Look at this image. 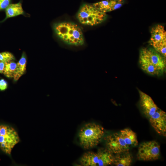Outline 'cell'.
Segmentation results:
<instances>
[{"instance_id":"15","label":"cell","mask_w":166,"mask_h":166,"mask_svg":"<svg viewBox=\"0 0 166 166\" xmlns=\"http://www.w3.org/2000/svg\"><path fill=\"white\" fill-rule=\"evenodd\" d=\"M141 69L146 73L152 75H160L162 73L156 68L142 58H139Z\"/></svg>"},{"instance_id":"3","label":"cell","mask_w":166,"mask_h":166,"mask_svg":"<svg viewBox=\"0 0 166 166\" xmlns=\"http://www.w3.org/2000/svg\"><path fill=\"white\" fill-rule=\"evenodd\" d=\"M53 29L56 35L65 44L76 47L84 45L82 30L76 24L68 22H59L54 24Z\"/></svg>"},{"instance_id":"18","label":"cell","mask_w":166,"mask_h":166,"mask_svg":"<svg viewBox=\"0 0 166 166\" xmlns=\"http://www.w3.org/2000/svg\"><path fill=\"white\" fill-rule=\"evenodd\" d=\"M10 2L11 0H0V10L5 9Z\"/></svg>"},{"instance_id":"5","label":"cell","mask_w":166,"mask_h":166,"mask_svg":"<svg viewBox=\"0 0 166 166\" xmlns=\"http://www.w3.org/2000/svg\"><path fill=\"white\" fill-rule=\"evenodd\" d=\"M114 154L106 148H99L96 152L89 151L81 157L80 162L83 166H107L113 165Z\"/></svg>"},{"instance_id":"12","label":"cell","mask_w":166,"mask_h":166,"mask_svg":"<svg viewBox=\"0 0 166 166\" xmlns=\"http://www.w3.org/2000/svg\"><path fill=\"white\" fill-rule=\"evenodd\" d=\"M132 156L129 151L115 154L113 164L116 166H129L132 162Z\"/></svg>"},{"instance_id":"20","label":"cell","mask_w":166,"mask_h":166,"mask_svg":"<svg viewBox=\"0 0 166 166\" xmlns=\"http://www.w3.org/2000/svg\"><path fill=\"white\" fill-rule=\"evenodd\" d=\"M6 63L0 61V73H3Z\"/></svg>"},{"instance_id":"7","label":"cell","mask_w":166,"mask_h":166,"mask_svg":"<svg viewBox=\"0 0 166 166\" xmlns=\"http://www.w3.org/2000/svg\"><path fill=\"white\" fill-rule=\"evenodd\" d=\"M19 141L18 134L14 128L7 125H0V148L3 152L10 154Z\"/></svg>"},{"instance_id":"16","label":"cell","mask_w":166,"mask_h":166,"mask_svg":"<svg viewBox=\"0 0 166 166\" xmlns=\"http://www.w3.org/2000/svg\"><path fill=\"white\" fill-rule=\"evenodd\" d=\"M17 63L11 61L6 63L3 73L6 77L13 78L15 72Z\"/></svg>"},{"instance_id":"1","label":"cell","mask_w":166,"mask_h":166,"mask_svg":"<svg viewBox=\"0 0 166 166\" xmlns=\"http://www.w3.org/2000/svg\"><path fill=\"white\" fill-rule=\"evenodd\" d=\"M140 104L142 110L151 125L159 135L166 136V113L159 108L152 98L139 90Z\"/></svg>"},{"instance_id":"4","label":"cell","mask_w":166,"mask_h":166,"mask_svg":"<svg viewBox=\"0 0 166 166\" xmlns=\"http://www.w3.org/2000/svg\"><path fill=\"white\" fill-rule=\"evenodd\" d=\"M105 132L103 127L99 124L92 123L87 124L79 132L80 144L85 149L93 148L101 141Z\"/></svg>"},{"instance_id":"8","label":"cell","mask_w":166,"mask_h":166,"mask_svg":"<svg viewBox=\"0 0 166 166\" xmlns=\"http://www.w3.org/2000/svg\"><path fill=\"white\" fill-rule=\"evenodd\" d=\"M160 155V146L155 140L144 142L139 145L137 154L139 160L149 161L158 160Z\"/></svg>"},{"instance_id":"14","label":"cell","mask_w":166,"mask_h":166,"mask_svg":"<svg viewBox=\"0 0 166 166\" xmlns=\"http://www.w3.org/2000/svg\"><path fill=\"white\" fill-rule=\"evenodd\" d=\"M26 58L25 53H22L21 57L17 63L15 72L13 78L15 81H18L25 73L26 70Z\"/></svg>"},{"instance_id":"11","label":"cell","mask_w":166,"mask_h":166,"mask_svg":"<svg viewBox=\"0 0 166 166\" xmlns=\"http://www.w3.org/2000/svg\"><path fill=\"white\" fill-rule=\"evenodd\" d=\"M123 2V0H105L92 5L100 11L106 13L119 8Z\"/></svg>"},{"instance_id":"10","label":"cell","mask_w":166,"mask_h":166,"mask_svg":"<svg viewBox=\"0 0 166 166\" xmlns=\"http://www.w3.org/2000/svg\"><path fill=\"white\" fill-rule=\"evenodd\" d=\"M139 57L155 66L162 73L165 70L166 65L165 57L153 48H142L140 51Z\"/></svg>"},{"instance_id":"17","label":"cell","mask_w":166,"mask_h":166,"mask_svg":"<svg viewBox=\"0 0 166 166\" xmlns=\"http://www.w3.org/2000/svg\"><path fill=\"white\" fill-rule=\"evenodd\" d=\"M15 58L14 55L8 52L0 53V61L5 63L11 61H14Z\"/></svg>"},{"instance_id":"19","label":"cell","mask_w":166,"mask_h":166,"mask_svg":"<svg viewBox=\"0 0 166 166\" xmlns=\"http://www.w3.org/2000/svg\"><path fill=\"white\" fill-rule=\"evenodd\" d=\"M8 83L6 81L3 79L0 80V90L3 91L7 89Z\"/></svg>"},{"instance_id":"13","label":"cell","mask_w":166,"mask_h":166,"mask_svg":"<svg viewBox=\"0 0 166 166\" xmlns=\"http://www.w3.org/2000/svg\"><path fill=\"white\" fill-rule=\"evenodd\" d=\"M6 17L3 21L8 18L24 14L21 3L10 4L5 9Z\"/></svg>"},{"instance_id":"6","label":"cell","mask_w":166,"mask_h":166,"mask_svg":"<svg viewBox=\"0 0 166 166\" xmlns=\"http://www.w3.org/2000/svg\"><path fill=\"white\" fill-rule=\"evenodd\" d=\"M77 17L81 24L94 26L104 21L107 18V14L98 10L92 5L85 4L81 6Z\"/></svg>"},{"instance_id":"9","label":"cell","mask_w":166,"mask_h":166,"mask_svg":"<svg viewBox=\"0 0 166 166\" xmlns=\"http://www.w3.org/2000/svg\"><path fill=\"white\" fill-rule=\"evenodd\" d=\"M149 44L164 57L166 56V32L164 26L157 25L151 31Z\"/></svg>"},{"instance_id":"2","label":"cell","mask_w":166,"mask_h":166,"mask_svg":"<svg viewBox=\"0 0 166 166\" xmlns=\"http://www.w3.org/2000/svg\"><path fill=\"white\" fill-rule=\"evenodd\" d=\"M105 139L106 148L115 154L129 151L138 144L136 133L128 128L109 135Z\"/></svg>"}]
</instances>
